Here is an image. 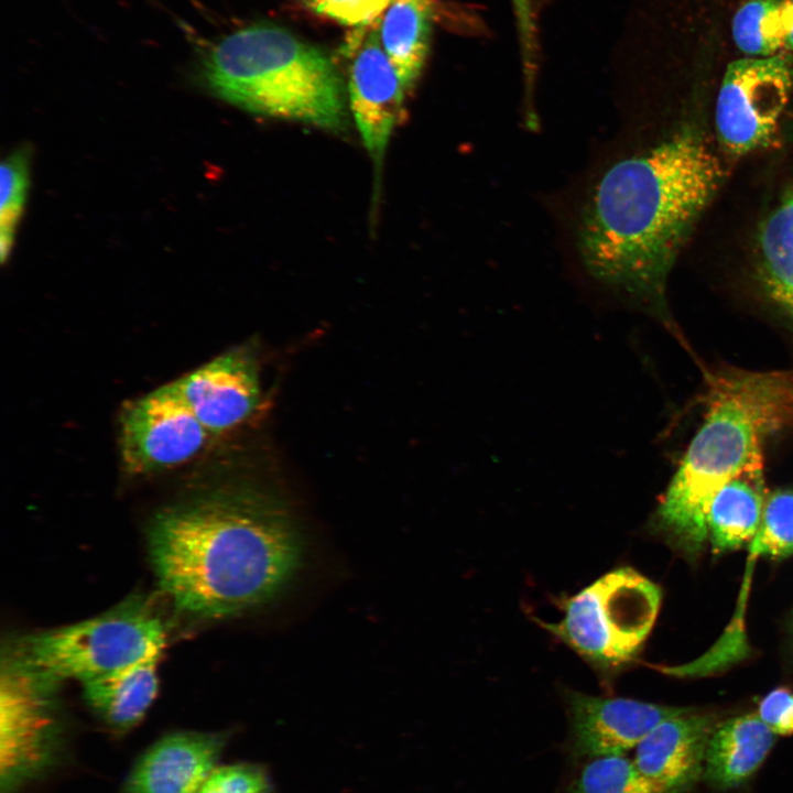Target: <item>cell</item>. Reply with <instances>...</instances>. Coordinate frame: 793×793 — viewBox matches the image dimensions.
<instances>
[{"mask_svg":"<svg viewBox=\"0 0 793 793\" xmlns=\"http://www.w3.org/2000/svg\"><path fill=\"white\" fill-rule=\"evenodd\" d=\"M721 178L709 144L691 130L615 159L578 211L575 237L587 274L623 304L665 321L667 275Z\"/></svg>","mask_w":793,"mask_h":793,"instance_id":"6da1fadb","label":"cell"},{"mask_svg":"<svg viewBox=\"0 0 793 793\" xmlns=\"http://www.w3.org/2000/svg\"><path fill=\"white\" fill-rule=\"evenodd\" d=\"M149 551L159 585L176 608L210 619L271 601L302 558L301 537L283 501L245 485L159 512Z\"/></svg>","mask_w":793,"mask_h":793,"instance_id":"7a4b0ae2","label":"cell"},{"mask_svg":"<svg viewBox=\"0 0 793 793\" xmlns=\"http://www.w3.org/2000/svg\"><path fill=\"white\" fill-rule=\"evenodd\" d=\"M706 397L704 422L651 521L687 556L708 541L706 519L716 492L763 461V442L793 423V372L726 370L711 378Z\"/></svg>","mask_w":793,"mask_h":793,"instance_id":"3957f363","label":"cell"},{"mask_svg":"<svg viewBox=\"0 0 793 793\" xmlns=\"http://www.w3.org/2000/svg\"><path fill=\"white\" fill-rule=\"evenodd\" d=\"M202 77L214 95L249 112L335 132L348 123L345 85L332 57L273 24L222 37L204 57Z\"/></svg>","mask_w":793,"mask_h":793,"instance_id":"277c9868","label":"cell"},{"mask_svg":"<svg viewBox=\"0 0 793 793\" xmlns=\"http://www.w3.org/2000/svg\"><path fill=\"white\" fill-rule=\"evenodd\" d=\"M661 601L659 585L631 567H618L563 599L560 621L536 622L611 678L637 659Z\"/></svg>","mask_w":793,"mask_h":793,"instance_id":"5b68a950","label":"cell"},{"mask_svg":"<svg viewBox=\"0 0 793 793\" xmlns=\"http://www.w3.org/2000/svg\"><path fill=\"white\" fill-rule=\"evenodd\" d=\"M165 628L141 599H130L95 618L26 638L17 655L52 683H85L162 651Z\"/></svg>","mask_w":793,"mask_h":793,"instance_id":"8992f818","label":"cell"},{"mask_svg":"<svg viewBox=\"0 0 793 793\" xmlns=\"http://www.w3.org/2000/svg\"><path fill=\"white\" fill-rule=\"evenodd\" d=\"M8 661L0 684V784L1 793H15L55 763L61 729L54 683L17 658Z\"/></svg>","mask_w":793,"mask_h":793,"instance_id":"52a82bcc","label":"cell"},{"mask_svg":"<svg viewBox=\"0 0 793 793\" xmlns=\"http://www.w3.org/2000/svg\"><path fill=\"white\" fill-rule=\"evenodd\" d=\"M793 87V58L784 52L741 58L727 67L715 111L720 145L740 156L775 134Z\"/></svg>","mask_w":793,"mask_h":793,"instance_id":"ba28073f","label":"cell"},{"mask_svg":"<svg viewBox=\"0 0 793 793\" xmlns=\"http://www.w3.org/2000/svg\"><path fill=\"white\" fill-rule=\"evenodd\" d=\"M211 437L171 383L130 402L120 417L121 458L131 474L183 465Z\"/></svg>","mask_w":793,"mask_h":793,"instance_id":"9c48e42d","label":"cell"},{"mask_svg":"<svg viewBox=\"0 0 793 793\" xmlns=\"http://www.w3.org/2000/svg\"><path fill=\"white\" fill-rule=\"evenodd\" d=\"M344 53L350 108L363 144L380 167L390 137L405 115V90L380 44L374 22L355 31Z\"/></svg>","mask_w":793,"mask_h":793,"instance_id":"30bf717a","label":"cell"},{"mask_svg":"<svg viewBox=\"0 0 793 793\" xmlns=\"http://www.w3.org/2000/svg\"><path fill=\"white\" fill-rule=\"evenodd\" d=\"M171 384L211 436L243 423L262 397L257 360L240 349L218 356Z\"/></svg>","mask_w":793,"mask_h":793,"instance_id":"8fae6325","label":"cell"},{"mask_svg":"<svg viewBox=\"0 0 793 793\" xmlns=\"http://www.w3.org/2000/svg\"><path fill=\"white\" fill-rule=\"evenodd\" d=\"M566 698L573 752L587 759L623 754L663 720L693 709L578 692Z\"/></svg>","mask_w":793,"mask_h":793,"instance_id":"7c38bea8","label":"cell"},{"mask_svg":"<svg viewBox=\"0 0 793 793\" xmlns=\"http://www.w3.org/2000/svg\"><path fill=\"white\" fill-rule=\"evenodd\" d=\"M228 739V732L166 734L135 760L118 793H198Z\"/></svg>","mask_w":793,"mask_h":793,"instance_id":"4fadbf2b","label":"cell"},{"mask_svg":"<svg viewBox=\"0 0 793 793\" xmlns=\"http://www.w3.org/2000/svg\"><path fill=\"white\" fill-rule=\"evenodd\" d=\"M715 714L687 713L667 718L634 748L633 761L658 793H683L704 775Z\"/></svg>","mask_w":793,"mask_h":793,"instance_id":"5bb4252c","label":"cell"},{"mask_svg":"<svg viewBox=\"0 0 793 793\" xmlns=\"http://www.w3.org/2000/svg\"><path fill=\"white\" fill-rule=\"evenodd\" d=\"M774 742L775 734L758 714L718 723L707 746L704 776L720 790L738 786L760 768Z\"/></svg>","mask_w":793,"mask_h":793,"instance_id":"9a60e30c","label":"cell"},{"mask_svg":"<svg viewBox=\"0 0 793 793\" xmlns=\"http://www.w3.org/2000/svg\"><path fill=\"white\" fill-rule=\"evenodd\" d=\"M161 652L82 683L87 704L112 730H130L149 710L159 689L156 669Z\"/></svg>","mask_w":793,"mask_h":793,"instance_id":"2e32d148","label":"cell"},{"mask_svg":"<svg viewBox=\"0 0 793 793\" xmlns=\"http://www.w3.org/2000/svg\"><path fill=\"white\" fill-rule=\"evenodd\" d=\"M768 492L763 461L729 481L713 498L707 512V532L715 555L738 550L753 540Z\"/></svg>","mask_w":793,"mask_h":793,"instance_id":"e0dca14e","label":"cell"},{"mask_svg":"<svg viewBox=\"0 0 793 793\" xmlns=\"http://www.w3.org/2000/svg\"><path fill=\"white\" fill-rule=\"evenodd\" d=\"M434 8L431 0H392L374 22L382 48L404 90L421 77L431 47Z\"/></svg>","mask_w":793,"mask_h":793,"instance_id":"ac0fdd59","label":"cell"},{"mask_svg":"<svg viewBox=\"0 0 793 793\" xmlns=\"http://www.w3.org/2000/svg\"><path fill=\"white\" fill-rule=\"evenodd\" d=\"M793 25V0H748L731 24L736 45L746 54L768 57L781 53Z\"/></svg>","mask_w":793,"mask_h":793,"instance_id":"d6986e66","label":"cell"},{"mask_svg":"<svg viewBox=\"0 0 793 793\" xmlns=\"http://www.w3.org/2000/svg\"><path fill=\"white\" fill-rule=\"evenodd\" d=\"M760 253L769 293L793 309V191L762 226Z\"/></svg>","mask_w":793,"mask_h":793,"instance_id":"ffe728a7","label":"cell"},{"mask_svg":"<svg viewBox=\"0 0 793 793\" xmlns=\"http://www.w3.org/2000/svg\"><path fill=\"white\" fill-rule=\"evenodd\" d=\"M568 793H658L633 759L623 754L588 758Z\"/></svg>","mask_w":793,"mask_h":793,"instance_id":"44dd1931","label":"cell"},{"mask_svg":"<svg viewBox=\"0 0 793 793\" xmlns=\"http://www.w3.org/2000/svg\"><path fill=\"white\" fill-rule=\"evenodd\" d=\"M30 150L20 148L1 163L0 256L2 263L11 254L19 221L30 186Z\"/></svg>","mask_w":793,"mask_h":793,"instance_id":"7402d4cb","label":"cell"},{"mask_svg":"<svg viewBox=\"0 0 793 793\" xmlns=\"http://www.w3.org/2000/svg\"><path fill=\"white\" fill-rule=\"evenodd\" d=\"M749 553L751 557L773 560L793 555V489H779L767 496Z\"/></svg>","mask_w":793,"mask_h":793,"instance_id":"603a6c76","label":"cell"},{"mask_svg":"<svg viewBox=\"0 0 793 793\" xmlns=\"http://www.w3.org/2000/svg\"><path fill=\"white\" fill-rule=\"evenodd\" d=\"M198 793H273L267 768L253 762L217 765Z\"/></svg>","mask_w":793,"mask_h":793,"instance_id":"cb8c5ba5","label":"cell"},{"mask_svg":"<svg viewBox=\"0 0 793 793\" xmlns=\"http://www.w3.org/2000/svg\"><path fill=\"white\" fill-rule=\"evenodd\" d=\"M315 14L348 26H367L376 22L392 0H302Z\"/></svg>","mask_w":793,"mask_h":793,"instance_id":"d4e9b609","label":"cell"},{"mask_svg":"<svg viewBox=\"0 0 793 793\" xmlns=\"http://www.w3.org/2000/svg\"><path fill=\"white\" fill-rule=\"evenodd\" d=\"M758 716L775 735H793V691L772 689L759 703Z\"/></svg>","mask_w":793,"mask_h":793,"instance_id":"484cf974","label":"cell"},{"mask_svg":"<svg viewBox=\"0 0 793 793\" xmlns=\"http://www.w3.org/2000/svg\"><path fill=\"white\" fill-rule=\"evenodd\" d=\"M785 51H793V25L787 34L785 44H784Z\"/></svg>","mask_w":793,"mask_h":793,"instance_id":"4316f807","label":"cell"},{"mask_svg":"<svg viewBox=\"0 0 793 793\" xmlns=\"http://www.w3.org/2000/svg\"><path fill=\"white\" fill-rule=\"evenodd\" d=\"M513 6L520 7L528 4L531 0H511Z\"/></svg>","mask_w":793,"mask_h":793,"instance_id":"83f0119b","label":"cell"},{"mask_svg":"<svg viewBox=\"0 0 793 793\" xmlns=\"http://www.w3.org/2000/svg\"><path fill=\"white\" fill-rule=\"evenodd\" d=\"M791 628H792V638H793V622H792V626H791Z\"/></svg>","mask_w":793,"mask_h":793,"instance_id":"f1b7e54d","label":"cell"}]
</instances>
